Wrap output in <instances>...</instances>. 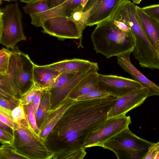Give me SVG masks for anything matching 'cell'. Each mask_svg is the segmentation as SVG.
Masks as SVG:
<instances>
[{
	"label": "cell",
	"mask_w": 159,
	"mask_h": 159,
	"mask_svg": "<svg viewBox=\"0 0 159 159\" xmlns=\"http://www.w3.org/2000/svg\"><path fill=\"white\" fill-rule=\"evenodd\" d=\"M42 27L44 33L59 39H80L81 41L86 28L70 17L62 16L45 19L42 22Z\"/></svg>",
	"instance_id": "cell-9"
},
{
	"label": "cell",
	"mask_w": 159,
	"mask_h": 159,
	"mask_svg": "<svg viewBox=\"0 0 159 159\" xmlns=\"http://www.w3.org/2000/svg\"><path fill=\"white\" fill-rule=\"evenodd\" d=\"M45 90H46L41 89L39 90L34 99L32 102L35 116L38 109L40 103L41 98Z\"/></svg>",
	"instance_id": "cell-33"
},
{
	"label": "cell",
	"mask_w": 159,
	"mask_h": 159,
	"mask_svg": "<svg viewBox=\"0 0 159 159\" xmlns=\"http://www.w3.org/2000/svg\"><path fill=\"white\" fill-rule=\"evenodd\" d=\"M91 38L96 53L107 58L133 51L134 44L131 32L123 31L109 18L97 25Z\"/></svg>",
	"instance_id": "cell-2"
},
{
	"label": "cell",
	"mask_w": 159,
	"mask_h": 159,
	"mask_svg": "<svg viewBox=\"0 0 159 159\" xmlns=\"http://www.w3.org/2000/svg\"><path fill=\"white\" fill-rule=\"evenodd\" d=\"M99 70L98 65L87 69L73 73H61L48 90L51 95V109L66 99L76 85L84 78Z\"/></svg>",
	"instance_id": "cell-7"
},
{
	"label": "cell",
	"mask_w": 159,
	"mask_h": 159,
	"mask_svg": "<svg viewBox=\"0 0 159 159\" xmlns=\"http://www.w3.org/2000/svg\"><path fill=\"white\" fill-rule=\"evenodd\" d=\"M51 95L48 89L45 91L36 115L37 124L40 127L48 111L51 109Z\"/></svg>",
	"instance_id": "cell-19"
},
{
	"label": "cell",
	"mask_w": 159,
	"mask_h": 159,
	"mask_svg": "<svg viewBox=\"0 0 159 159\" xmlns=\"http://www.w3.org/2000/svg\"><path fill=\"white\" fill-rule=\"evenodd\" d=\"M19 104V99H9L0 96V107L12 111Z\"/></svg>",
	"instance_id": "cell-29"
},
{
	"label": "cell",
	"mask_w": 159,
	"mask_h": 159,
	"mask_svg": "<svg viewBox=\"0 0 159 159\" xmlns=\"http://www.w3.org/2000/svg\"><path fill=\"white\" fill-rule=\"evenodd\" d=\"M98 85L100 89L117 98L144 87L134 80L116 75L99 74Z\"/></svg>",
	"instance_id": "cell-10"
},
{
	"label": "cell",
	"mask_w": 159,
	"mask_h": 159,
	"mask_svg": "<svg viewBox=\"0 0 159 159\" xmlns=\"http://www.w3.org/2000/svg\"><path fill=\"white\" fill-rule=\"evenodd\" d=\"M0 90L14 98H19L13 88L7 74H0Z\"/></svg>",
	"instance_id": "cell-24"
},
{
	"label": "cell",
	"mask_w": 159,
	"mask_h": 159,
	"mask_svg": "<svg viewBox=\"0 0 159 159\" xmlns=\"http://www.w3.org/2000/svg\"><path fill=\"white\" fill-rule=\"evenodd\" d=\"M23 159L26 158L17 152L12 145L2 144L0 148V159Z\"/></svg>",
	"instance_id": "cell-22"
},
{
	"label": "cell",
	"mask_w": 159,
	"mask_h": 159,
	"mask_svg": "<svg viewBox=\"0 0 159 159\" xmlns=\"http://www.w3.org/2000/svg\"><path fill=\"white\" fill-rule=\"evenodd\" d=\"M14 140L13 133L0 128V141L2 144L12 145Z\"/></svg>",
	"instance_id": "cell-30"
},
{
	"label": "cell",
	"mask_w": 159,
	"mask_h": 159,
	"mask_svg": "<svg viewBox=\"0 0 159 159\" xmlns=\"http://www.w3.org/2000/svg\"><path fill=\"white\" fill-rule=\"evenodd\" d=\"M88 0H82V6L83 7Z\"/></svg>",
	"instance_id": "cell-38"
},
{
	"label": "cell",
	"mask_w": 159,
	"mask_h": 159,
	"mask_svg": "<svg viewBox=\"0 0 159 159\" xmlns=\"http://www.w3.org/2000/svg\"><path fill=\"white\" fill-rule=\"evenodd\" d=\"M131 123L130 116L123 115L108 118L92 132L88 137L84 147H101L103 143Z\"/></svg>",
	"instance_id": "cell-8"
},
{
	"label": "cell",
	"mask_w": 159,
	"mask_h": 159,
	"mask_svg": "<svg viewBox=\"0 0 159 159\" xmlns=\"http://www.w3.org/2000/svg\"><path fill=\"white\" fill-rule=\"evenodd\" d=\"M0 0V1H1H1H8V2H10L11 1H16V0Z\"/></svg>",
	"instance_id": "cell-39"
},
{
	"label": "cell",
	"mask_w": 159,
	"mask_h": 159,
	"mask_svg": "<svg viewBox=\"0 0 159 159\" xmlns=\"http://www.w3.org/2000/svg\"><path fill=\"white\" fill-rule=\"evenodd\" d=\"M12 114L15 122L18 125L29 126L26 106L19 104L12 111Z\"/></svg>",
	"instance_id": "cell-21"
},
{
	"label": "cell",
	"mask_w": 159,
	"mask_h": 159,
	"mask_svg": "<svg viewBox=\"0 0 159 159\" xmlns=\"http://www.w3.org/2000/svg\"><path fill=\"white\" fill-rule=\"evenodd\" d=\"M117 97L76 100L48 134L44 143L52 159H83L89 134L108 118Z\"/></svg>",
	"instance_id": "cell-1"
},
{
	"label": "cell",
	"mask_w": 159,
	"mask_h": 159,
	"mask_svg": "<svg viewBox=\"0 0 159 159\" xmlns=\"http://www.w3.org/2000/svg\"><path fill=\"white\" fill-rule=\"evenodd\" d=\"M137 16L145 33L159 53V19L145 13L136 6Z\"/></svg>",
	"instance_id": "cell-15"
},
{
	"label": "cell",
	"mask_w": 159,
	"mask_h": 159,
	"mask_svg": "<svg viewBox=\"0 0 159 159\" xmlns=\"http://www.w3.org/2000/svg\"><path fill=\"white\" fill-rule=\"evenodd\" d=\"M96 62L89 61L73 58L66 59L47 65L60 73H73L84 70L97 65Z\"/></svg>",
	"instance_id": "cell-17"
},
{
	"label": "cell",
	"mask_w": 159,
	"mask_h": 159,
	"mask_svg": "<svg viewBox=\"0 0 159 159\" xmlns=\"http://www.w3.org/2000/svg\"><path fill=\"white\" fill-rule=\"evenodd\" d=\"M133 3L135 4H139L142 0H132Z\"/></svg>",
	"instance_id": "cell-36"
},
{
	"label": "cell",
	"mask_w": 159,
	"mask_h": 159,
	"mask_svg": "<svg viewBox=\"0 0 159 159\" xmlns=\"http://www.w3.org/2000/svg\"><path fill=\"white\" fill-rule=\"evenodd\" d=\"M43 89L35 85L26 93L23 94L19 99V104L27 106L32 102L38 92Z\"/></svg>",
	"instance_id": "cell-28"
},
{
	"label": "cell",
	"mask_w": 159,
	"mask_h": 159,
	"mask_svg": "<svg viewBox=\"0 0 159 159\" xmlns=\"http://www.w3.org/2000/svg\"><path fill=\"white\" fill-rule=\"evenodd\" d=\"M23 8L24 12L30 16L39 14L50 9L47 0H33Z\"/></svg>",
	"instance_id": "cell-20"
},
{
	"label": "cell",
	"mask_w": 159,
	"mask_h": 159,
	"mask_svg": "<svg viewBox=\"0 0 159 159\" xmlns=\"http://www.w3.org/2000/svg\"><path fill=\"white\" fill-rule=\"evenodd\" d=\"M19 125L17 129L13 131L14 140L12 146L17 152L26 159H52L53 153L34 134L31 127Z\"/></svg>",
	"instance_id": "cell-6"
},
{
	"label": "cell",
	"mask_w": 159,
	"mask_h": 159,
	"mask_svg": "<svg viewBox=\"0 0 159 159\" xmlns=\"http://www.w3.org/2000/svg\"><path fill=\"white\" fill-rule=\"evenodd\" d=\"M66 0H47L48 7L50 9H53L60 6Z\"/></svg>",
	"instance_id": "cell-34"
},
{
	"label": "cell",
	"mask_w": 159,
	"mask_h": 159,
	"mask_svg": "<svg viewBox=\"0 0 159 159\" xmlns=\"http://www.w3.org/2000/svg\"><path fill=\"white\" fill-rule=\"evenodd\" d=\"M76 100L67 97L56 107L48 111L39 128L40 139L44 143L49 133Z\"/></svg>",
	"instance_id": "cell-14"
},
{
	"label": "cell",
	"mask_w": 159,
	"mask_h": 159,
	"mask_svg": "<svg viewBox=\"0 0 159 159\" xmlns=\"http://www.w3.org/2000/svg\"><path fill=\"white\" fill-rule=\"evenodd\" d=\"M11 48L7 75L19 98L34 85L33 70L34 64L28 55L17 47Z\"/></svg>",
	"instance_id": "cell-3"
},
{
	"label": "cell",
	"mask_w": 159,
	"mask_h": 159,
	"mask_svg": "<svg viewBox=\"0 0 159 159\" xmlns=\"http://www.w3.org/2000/svg\"><path fill=\"white\" fill-rule=\"evenodd\" d=\"M149 97L148 89L143 87L117 98L108 118L125 115L130 111L140 106Z\"/></svg>",
	"instance_id": "cell-12"
},
{
	"label": "cell",
	"mask_w": 159,
	"mask_h": 159,
	"mask_svg": "<svg viewBox=\"0 0 159 159\" xmlns=\"http://www.w3.org/2000/svg\"><path fill=\"white\" fill-rule=\"evenodd\" d=\"M22 14L17 3L7 5L0 10V43L12 48L25 40L23 32Z\"/></svg>",
	"instance_id": "cell-5"
},
{
	"label": "cell",
	"mask_w": 159,
	"mask_h": 159,
	"mask_svg": "<svg viewBox=\"0 0 159 159\" xmlns=\"http://www.w3.org/2000/svg\"><path fill=\"white\" fill-rule=\"evenodd\" d=\"M123 0H88L83 8L86 25L92 26L109 19Z\"/></svg>",
	"instance_id": "cell-11"
},
{
	"label": "cell",
	"mask_w": 159,
	"mask_h": 159,
	"mask_svg": "<svg viewBox=\"0 0 159 159\" xmlns=\"http://www.w3.org/2000/svg\"><path fill=\"white\" fill-rule=\"evenodd\" d=\"M111 95L109 93L99 88L93 90L77 98L76 100L84 101L106 98Z\"/></svg>",
	"instance_id": "cell-25"
},
{
	"label": "cell",
	"mask_w": 159,
	"mask_h": 159,
	"mask_svg": "<svg viewBox=\"0 0 159 159\" xmlns=\"http://www.w3.org/2000/svg\"><path fill=\"white\" fill-rule=\"evenodd\" d=\"M159 152V141L153 143L148 148V151L142 159H154Z\"/></svg>",
	"instance_id": "cell-31"
},
{
	"label": "cell",
	"mask_w": 159,
	"mask_h": 159,
	"mask_svg": "<svg viewBox=\"0 0 159 159\" xmlns=\"http://www.w3.org/2000/svg\"></svg>",
	"instance_id": "cell-40"
},
{
	"label": "cell",
	"mask_w": 159,
	"mask_h": 159,
	"mask_svg": "<svg viewBox=\"0 0 159 159\" xmlns=\"http://www.w3.org/2000/svg\"><path fill=\"white\" fill-rule=\"evenodd\" d=\"M61 73L47 65H35L33 70L34 85L42 89H48L52 86Z\"/></svg>",
	"instance_id": "cell-16"
},
{
	"label": "cell",
	"mask_w": 159,
	"mask_h": 159,
	"mask_svg": "<svg viewBox=\"0 0 159 159\" xmlns=\"http://www.w3.org/2000/svg\"><path fill=\"white\" fill-rule=\"evenodd\" d=\"M0 128L8 131H10V130H12L9 126L1 120H0Z\"/></svg>",
	"instance_id": "cell-35"
},
{
	"label": "cell",
	"mask_w": 159,
	"mask_h": 159,
	"mask_svg": "<svg viewBox=\"0 0 159 159\" xmlns=\"http://www.w3.org/2000/svg\"><path fill=\"white\" fill-rule=\"evenodd\" d=\"M99 73L95 71L83 79L74 88L68 97L76 100L79 97L99 89Z\"/></svg>",
	"instance_id": "cell-18"
},
{
	"label": "cell",
	"mask_w": 159,
	"mask_h": 159,
	"mask_svg": "<svg viewBox=\"0 0 159 159\" xmlns=\"http://www.w3.org/2000/svg\"><path fill=\"white\" fill-rule=\"evenodd\" d=\"M131 53L132 52L130 51L117 57L118 64L134 80L139 82L143 87L148 89L149 96H159V86L149 80L132 64L130 57Z\"/></svg>",
	"instance_id": "cell-13"
},
{
	"label": "cell",
	"mask_w": 159,
	"mask_h": 159,
	"mask_svg": "<svg viewBox=\"0 0 159 159\" xmlns=\"http://www.w3.org/2000/svg\"><path fill=\"white\" fill-rule=\"evenodd\" d=\"M20 0L21 2L28 3H29L30 2H31L33 0Z\"/></svg>",
	"instance_id": "cell-37"
},
{
	"label": "cell",
	"mask_w": 159,
	"mask_h": 159,
	"mask_svg": "<svg viewBox=\"0 0 159 159\" xmlns=\"http://www.w3.org/2000/svg\"><path fill=\"white\" fill-rule=\"evenodd\" d=\"M153 143L137 136L128 127L110 138L101 147L113 152L118 159H142Z\"/></svg>",
	"instance_id": "cell-4"
},
{
	"label": "cell",
	"mask_w": 159,
	"mask_h": 159,
	"mask_svg": "<svg viewBox=\"0 0 159 159\" xmlns=\"http://www.w3.org/2000/svg\"><path fill=\"white\" fill-rule=\"evenodd\" d=\"M12 111L0 107V120L9 126L13 131H14L17 129L19 125L15 122Z\"/></svg>",
	"instance_id": "cell-23"
},
{
	"label": "cell",
	"mask_w": 159,
	"mask_h": 159,
	"mask_svg": "<svg viewBox=\"0 0 159 159\" xmlns=\"http://www.w3.org/2000/svg\"><path fill=\"white\" fill-rule=\"evenodd\" d=\"M141 8L148 14L159 19V4L151 5Z\"/></svg>",
	"instance_id": "cell-32"
},
{
	"label": "cell",
	"mask_w": 159,
	"mask_h": 159,
	"mask_svg": "<svg viewBox=\"0 0 159 159\" xmlns=\"http://www.w3.org/2000/svg\"><path fill=\"white\" fill-rule=\"evenodd\" d=\"M11 51L2 48L0 50V74H7Z\"/></svg>",
	"instance_id": "cell-27"
},
{
	"label": "cell",
	"mask_w": 159,
	"mask_h": 159,
	"mask_svg": "<svg viewBox=\"0 0 159 159\" xmlns=\"http://www.w3.org/2000/svg\"><path fill=\"white\" fill-rule=\"evenodd\" d=\"M26 107L28 120L30 127L35 135L41 140L39 135L40 130L37 124L32 102L27 105Z\"/></svg>",
	"instance_id": "cell-26"
}]
</instances>
